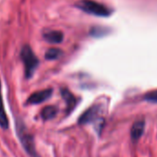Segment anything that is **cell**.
I'll return each mask as SVG.
<instances>
[{"mask_svg": "<svg viewBox=\"0 0 157 157\" xmlns=\"http://www.w3.org/2000/svg\"><path fill=\"white\" fill-rule=\"evenodd\" d=\"M76 7L88 14L97 17H109L112 14L110 8L94 0H80L76 3Z\"/></svg>", "mask_w": 157, "mask_h": 157, "instance_id": "cell-1", "label": "cell"}, {"mask_svg": "<svg viewBox=\"0 0 157 157\" xmlns=\"http://www.w3.org/2000/svg\"><path fill=\"white\" fill-rule=\"evenodd\" d=\"M21 57L24 64L25 76H26V78H31L39 64L38 58L34 55L33 49L28 44L24 45L21 48Z\"/></svg>", "mask_w": 157, "mask_h": 157, "instance_id": "cell-2", "label": "cell"}, {"mask_svg": "<svg viewBox=\"0 0 157 157\" xmlns=\"http://www.w3.org/2000/svg\"><path fill=\"white\" fill-rule=\"evenodd\" d=\"M17 133H18L19 139L21 141L22 146L24 147V149L31 155L36 157V152H35V147H34L33 135L28 131V129L25 127V125L23 124V122H21V121L17 122Z\"/></svg>", "mask_w": 157, "mask_h": 157, "instance_id": "cell-3", "label": "cell"}, {"mask_svg": "<svg viewBox=\"0 0 157 157\" xmlns=\"http://www.w3.org/2000/svg\"><path fill=\"white\" fill-rule=\"evenodd\" d=\"M101 113V106L100 105H94L88 110H86L78 119L80 124H88L96 120Z\"/></svg>", "mask_w": 157, "mask_h": 157, "instance_id": "cell-4", "label": "cell"}, {"mask_svg": "<svg viewBox=\"0 0 157 157\" xmlns=\"http://www.w3.org/2000/svg\"><path fill=\"white\" fill-rule=\"evenodd\" d=\"M52 94V90L51 89H47V90H43V91H39L36 92L34 94H33L29 99H28V103L32 104V105H36V104H41L43 102H44L45 100H47Z\"/></svg>", "mask_w": 157, "mask_h": 157, "instance_id": "cell-5", "label": "cell"}, {"mask_svg": "<svg viewBox=\"0 0 157 157\" xmlns=\"http://www.w3.org/2000/svg\"><path fill=\"white\" fill-rule=\"evenodd\" d=\"M144 128H145V121L144 120H137L131 128L130 130V135L131 139L133 140H138L143 134L144 132Z\"/></svg>", "mask_w": 157, "mask_h": 157, "instance_id": "cell-6", "label": "cell"}, {"mask_svg": "<svg viewBox=\"0 0 157 157\" xmlns=\"http://www.w3.org/2000/svg\"><path fill=\"white\" fill-rule=\"evenodd\" d=\"M44 38L50 44H59L63 40V33L59 31H47L44 33Z\"/></svg>", "mask_w": 157, "mask_h": 157, "instance_id": "cell-7", "label": "cell"}, {"mask_svg": "<svg viewBox=\"0 0 157 157\" xmlns=\"http://www.w3.org/2000/svg\"><path fill=\"white\" fill-rule=\"evenodd\" d=\"M0 127L4 129H7L9 128V120L7 117L2 94H1V82H0Z\"/></svg>", "mask_w": 157, "mask_h": 157, "instance_id": "cell-8", "label": "cell"}, {"mask_svg": "<svg viewBox=\"0 0 157 157\" xmlns=\"http://www.w3.org/2000/svg\"><path fill=\"white\" fill-rule=\"evenodd\" d=\"M56 113H57V109L55 106H46L43 109L41 113V117L44 120H49L55 117Z\"/></svg>", "mask_w": 157, "mask_h": 157, "instance_id": "cell-9", "label": "cell"}, {"mask_svg": "<svg viewBox=\"0 0 157 157\" xmlns=\"http://www.w3.org/2000/svg\"><path fill=\"white\" fill-rule=\"evenodd\" d=\"M62 95L64 97V99L66 100L67 102V107L69 109V111H71L74 106H75V104H76V101H75V97L67 90H63L62 91Z\"/></svg>", "mask_w": 157, "mask_h": 157, "instance_id": "cell-10", "label": "cell"}, {"mask_svg": "<svg viewBox=\"0 0 157 157\" xmlns=\"http://www.w3.org/2000/svg\"><path fill=\"white\" fill-rule=\"evenodd\" d=\"M60 54H61V51L59 50V49H57V48H50V49H48L47 51H46V53H45V57H46V59H48V60H54V59H56V58H57L59 56H60Z\"/></svg>", "mask_w": 157, "mask_h": 157, "instance_id": "cell-11", "label": "cell"}, {"mask_svg": "<svg viewBox=\"0 0 157 157\" xmlns=\"http://www.w3.org/2000/svg\"><path fill=\"white\" fill-rule=\"evenodd\" d=\"M143 99H144L146 102L152 103V104H157V90L148 92V93L145 94V95L143 96Z\"/></svg>", "mask_w": 157, "mask_h": 157, "instance_id": "cell-12", "label": "cell"}]
</instances>
